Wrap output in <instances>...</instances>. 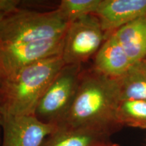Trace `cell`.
<instances>
[{
  "label": "cell",
  "instance_id": "1",
  "mask_svg": "<svg viewBox=\"0 0 146 146\" xmlns=\"http://www.w3.org/2000/svg\"><path fill=\"white\" fill-rule=\"evenodd\" d=\"M120 102L118 78L91 70L82 71L72 106L57 127L88 128L110 133L120 123L117 110Z\"/></svg>",
  "mask_w": 146,
  "mask_h": 146
},
{
  "label": "cell",
  "instance_id": "2",
  "mask_svg": "<svg viewBox=\"0 0 146 146\" xmlns=\"http://www.w3.org/2000/svg\"><path fill=\"white\" fill-rule=\"evenodd\" d=\"M65 65L61 56L47 58L3 80L0 86L2 116H35L40 99Z\"/></svg>",
  "mask_w": 146,
  "mask_h": 146
},
{
  "label": "cell",
  "instance_id": "3",
  "mask_svg": "<svg viewBox=\"0 0 146 146\" xmlns=\"http://www.w3.org/2000/svg\"><path fill=\"white\" fill-rule=\"evenodd\" d=\"M68 25L56 9L37 12L21 8L0 21V44L51 39L64 34Z\"/></svg>",
  "mask_w": 146,
  "mask_h": 146
},
{
  "label": "cell",
  "instance_id": "4",
  "mask_svg": "<svg viewBox=\"0 0 146 146\" xmlns=\"http://www.w3.org/2000/svg\"><path fill=\"white\" fill-rule=\"evenodd\" d=\"M81 73V65L64 66L40 99L35 116L43 123L59 125L75 99Z\"/></svg>",
  "mask_w": 146,
  "mask_h": 146
},
{
  "label": "cell",
  "instance_id": "5",
  "mask_svg": "<svg viewBox=\"0 0 146 146\" xmlns=\"http://www.w3.org/2000/svg\"><path fill=\"white\" fill-rule=\"evenodd\" d=\"M106 39L98 18L89 14L69 23L61 58L66 65L79 64L96 55Z\"/></svg>",
  "mask_w": 146,
  "mask_h": 146
},
{
  "label": "cell",
  "instance_id": "6",
  "mask_svg": "<svg viewBox=\"0 0 146 146\" xmlns=\"http://www.w3.org/2000/svg\"><path fill=\"white\" fill-rule=\"evenodd\" d=\"M64 34L43 41L0 44V74L2 81L29 66L53 56H61Z\"/></svg>",
  "mask_w": 146,
  "mask_h": 146
},
{
  "label": "cell",
  "instance_id": "7",
  "mask_svg": "<svg viewBox=\"0 0 146 146\" xmlns=\"http://www.w3.org/2000/svg\"><path fill=\"white\" fill-rule=\"evenodd\" d=\"M1 128L0 146H41L57 126L43 123L35 116H2Z\"/></svg>",
  "mask_w": 146,
  "mask_h": 146
},
{
  "label": "cell",
  "instance_id": "8",
  "mask_svg": "<svg viewBox=\"0 0 146 146\" xmlns=\"http://www.w3.org/2000/svg\"><path fill=\"white\" fill-rule=\"evenodd\" d=\"M106 38L120 27L146 16V0H101L96 12Z\"/></svg>",
  "mask_w": 146,
  "mask_h": 146
},
{
  "label": "cell",
  "instance_id": "9",
  "mask_svg": "<svg viewBox=\"0 0 146 146\" xmlns=\"http://www.w3.org/2000/svg\"><path fill=\"white\" fill-rule=\"evenodd\" d=\"M133 64L127 53L116 39L110 35L96 54L94 69L109 77L123 76Z\"/></svg>",
  "mask_w": 146,
  "mask_h": 146
},
{
  "label": "cell",
  "instance_id": "10",
  "mask_svg": "<svg viewBox=\"0 0 146 146\" xmlns=\"http://www.w3.org/2000/svg\"><path fill=\"white\" fill-rule=\"evenodd\" d=\"M108 134L88 128L57 127L41 146H102Z\"/></svg>",
  "mask_w": 146,
  "mask_h": 146
},
{
  "label": "cell",
  "instance_id": "11",
  "mask_svg": "<svg viewBox=\"0 0 146 146\" xmlns=\"http://www.w3.org/2000/svg\"><path fill=\"white\" fill-rule=\"evenodd\" d=\"M112 34L133 64L145 59L146 16L124 25Z\"/></svg>",
  "mask_w": 146,
  "mask_h": 146
},
{
  "label": "cell",
  "instance_id": "12",
  "mask_svg": "<svg viewBox=\"0 0 146 146\" xmlns=\"http://www.w3.org/2000/svg\"><path fill=\"white\" fill-rule=\"evenodd\" d=\"M120 101L137 100L146 101V58L135 63L123 76L118 78Z\"/></svg>",
  "mask_w": 146,
  "mask_h": 146
},
{
  "label": "cell",
  "instance_id": "13",
  "mask_svg": "<svg viewBox=\"0 0 146 146\" xmlns=\"http://www.w3.org/2000/svg\"><path fill=\"white\" fill-rule=\"evenodd\" d=\"M101 0H62L56 10L69 24L83 16L94 14Z\"/></svg>",
  "mask_w": 146,
  "mask_h": 146
},
{
  "label": "cell",
  "instance_id": "14",
  "mask_svg": "<svg viewBox=\"0 0 146 146\" xmlns=\"http://www.w3.org/2000/svg\"><path fill=\"white\" fill-rule=\"evenodd\" d=\"M118 123L146 125V101L124 100L117 110Z\"/></svg>",
  "mask_w": 146,
  "mask_h": 146
},
{
  "label": "cell",
  "instance_id": "15",
  "mask_svg": "<svg viewBox=\"0 0 146 146\" xmlns=\"http://www.w3.org/2000/svg\"><path fill=\"white\" fill-rule=\"evenodd\" d=\"M20 0H0V15L5 16L14 13L20 8Z\"/></svg>",
  "mask_w": 146,
  "mask_h": 146
},
{
  "label": "cell",
  "instance_id": "16",
  "mask_svg": "<svg viewBox=\"0 0 146 146\" xmlns=\"http://www.w3.org/2000/svg\"><path fill=\"white\" fill-rule=\"evenodd\" d=\"M1 122H2V115H1V113L0 112V128H1Z\"/></svg>",
  "mask_w": 146,
  "mask_h": 146
},
{
  "label": "cell",
  "instance_id": "17",
  "mask_svg": "<svg viewBox=\"0 0 146 146\" xmlns=\"http://www.w3.org/2000/svg\"><path fill=\"white\" fill-rule=\"evenodd\" d=\"M1 83H2V78H1V74H0V86H1Z\"/></svg>",
  "mask_w": 146,
  "mask_h": 146
},
{
  "label": "cell",
  "instance_id": "18",
  "mask_svg": "<svg viewBox=\"0 0 146 146\" xmlns=\"http://www.w3.org/2000/svg\"><path fill=\"white\" fill-rule=\"evenodd\" d=\"M4 17V16H1V15H0V21H1V19H2V18Z\"/></svg>",
  "mask_w": 146,
  "mask_h": 146
},
{
  "label": "cell",
  "instance_id": "19",
  "mask_svg": "<svg viewBox=\"0 0 146 146\" xmlns=\"http://www.w3.org/2000/svg\"><path fill=\"white\" fill-rule=\"evenodd\" d=\"M102 146H108V145H107V144H106V145H102Z\"/></svg>",
  "mask_w": 146,
  "mask_h": 146
}]
</instances>
